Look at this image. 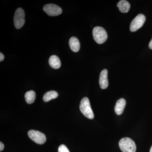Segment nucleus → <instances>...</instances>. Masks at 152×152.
<instances>
[{"instance_id":"nucleus-9","label":"nucleus","mask_w":152,"mask_h":152,"mask_svg":"<svg viewBox=\"0 0 152 152\" xmlns=\"http://www.w3.org/2000/svg\"><path fill=\"white\" fill-rule=\"evenodd\" d=\"M126 105V101L124 99H120L116 102L115 106V111L116 114L118 115H121L123 113Z\"/></svg>"},{"instance_id":"nucleus-5","label":"nucleus","mask_w":152,"mask_h":152,"mask_svg":"<svg viewBox=\"0 0 152 152\" xmlns=\"http://www.w3.org/2000/svg\"><path fill=\"white\" fill-rule=\"evenodd\" d=\"M28 134L31 140L38 144L42 145L46 141V137L45 134L39 131L31 130L28 132Z\"/></svg>"},{"instance_id":"nucleus-10","label":"nucleus","mask_w":152,"mask_h":152,"mask_svg":"<svg viewBox=\"0 0 152 152\" xmlns=\"http://www.w3.org/2000/svg\"><path fill=\"white\" fill-rule=\"evenodd\" d=\"M69 45L70 48L74 52H77L80 50V45L79 40L75 37H72L69 41Z\"/></svg>"},{"instance_id":"nucleus-7","label":"nucleus","mask_w":152,"mask_h":152,"mask_svg":"<svg viewBox=\"0 0 152 152\" xmlns=\"http://www.w3.org/2000/svg\"><path fill=\"white\" fill-rule=\"evenodd\" d=\"M43 10L50 16H57L62 13L61 8L54 4H48L44 6Z\"/></svg>"},{"instance_id":"nucleus-3","label":"nucleus","mask_w":152,"mask_h":152,"mask_svg":"<svg viewBox=\"0 0 152 152\" xmlns=\"http://www.w3.org/2000/svg\"><path fill=\"white\" fill-rule=\"evenodd\" d=\"M94 39L98 44L104 43L107 39V34L105 30L102 27H95L93 30Z\"/></svg>"},{"instance_id":"nucleus-12","label":"nucleus","mask_w":152,"mask_h":152,"mask_svg":"<svg viewBox=\"0 0 152 152\" xmlns=\"http://www.w3.org/2000/svg\"><path fill=\"white\" fill-rule=\"evenodd\" d=\"M119 10L122 13H127L130 8V4L127 1L122 0L117 4Z\"/></svg>"},{"instance_id":"nucleus-4","label":"nucleus","mask_w":152,"mask_h":152,"mask_svg":"<svg viewBox=\"0 0 152 152\" xmlns=\"http://www.w3.org/2000/svg\"><path fill=\"white\" fill-rule=\"evenodd\" d=\"M14 25L17 29H20L23 26L25 23L24 11L21 8L16 11L14 18Z\"/></svg>"},{"instance_id":"nucleus-16","label":"nucleus","mask_w":152,"mask_h":152,"mask_svg":"<svg viewBox=\"0 0 152 152\" xmlns=\"http://www.w3.org/2000/svg\"><path fill=\"white\" fill-rule=\"evenodd\" d=\"M4 144L2 142H0V151H2L4 150Z\"/></svg>"},{"instance_id":"nucleus-11","label":"nucleus","mask_w":152,"mask_h":152,"mask_svg":"<svg viewBox=\"0 0 152 152\" xmlns=\"http://www.w3.org/2000/svg\"><path fill=\"white\" fill-rule=\"evenodd\" d=\"M49 63L51 67L54 69H58L61 66V62L59 58L55 55L51 56L49 60Z\"/></svg>"},{"instance_id":"nucleus-1","label":"nucleus","mask_w":152,"mask_h":152,"mask_svg":"<svg viewBox=\"0 0 152 152\" xmlns=\"http://www.w3.org/2000/svg\"><path fill=\"white\" fill-rule=\"evenodd\" d=\"M119 146L123 152H136V144L129 138L125 137L121 139L119 142Z\"/></svg>"},{"instance_id":"nucleus-14","label":"nucleus","mask_w":152,"mask_h":152,"mask_svg":"<svg viewBox=\"0 0 152 152\" xmlns=\"http://www.w3.org/2000/svg\"><path fill=\"white\" fill-rule=\"evenodd\" d=\"M58 94L56 91H50L45 94L43 99L45 102H48L51 99H56L58 97Z\"/></svg>"},{"instance_id":"nucleus-15","label":"nucleus","mask_w":152,"mask_h":152,"mask_svg":"<svg viewBox=\"0 0 152 152\" xmlns=\"http://www.w3.org/2000/svg\"><path fill=\"white\" fill-rule=\"evenodd\" d=\"M58 152H69V149L65 145H61L59 147Z\"/></svg>"},{"instance_id":"nucleus-8","label":"nucleus","mask_w":152,"mask_h":152,"mask_svg":"<svg viewBox=\"0 0 152 152\" xmlns=\"http://www.w3.org/2000/svg\"><path fill=\"white\" fill-rule=\"evenodd\" d=\"M107 75L108 71L106 69L103 70L100 75L99 82L101 88L102 89H105L108 86Z\"/></svg>"},{"instance_id":"nucleus-18","label":"nucleus","mask_w":152,"mask_h":152,"mask_svg":"<svg viewBox=\"0 0 152 152\" xmlns=\"http://www.w3.org/2000/svg\"><path fill=\"white\" fill-rule=\"evenodd\" d=\"M149 47L150 49L152 50V38L151 41H150L149 44Z\"/></svg>"},{"instance_id":"nucleus-17","label":"nucleus","mask_w":152,"mask_h":152,"mask_svg":"<svg viewBox=\"0 0 152 152\" xmlns=\"http://www.w3.org/2000/svg\"><path fill=\"white\" fill-rule=\"evenodd\" d=\"M4 59V56L1 53H0V61H2Z\"/></svg>"},{"instance_id":"nucleus-19","label":"nucleus","mask_w":152,"mask_h":152,"mask_svg":"<svg viewBox=\"0 0 152 152\" xmlns=\"http://www.w3.org/2000/svg\"><path fill=\"white\" fill-rule=\"evenodd\" d=\"M150 152H152V146L151 147V149H150Z\"/></svg>"},{"instance_id":"nucleus-13","label":"nucleus","mask_w":152,"mask_h":152,"mask_svg":"<svg viewBox=\"0 0 152 152\" xmlns=\"http://www.w3.org/2000/svg\"><path fill=\"white\" fill-rule=\"evenodd\" d=\"M36 96V93L34 91H29L25 94V99L28 104H32L35 100Z\"/></svg>"},{"instance_id":"nucleus-6","label":"nucleus","mask_w":152,"mask_h":152,"mask_svg":"<svg viewBox=\"0 0 152 152\" xmlns=\"http://www.w3.org/2000/svg\"><path fill=\"white\" fill-rule=\"evenodd\" d=\"M146 18L143 14H139L134 19L130 26V30L132 32L137 31L142 26L145 21Z\"/></svg>"},{"instance_id":"nucleus-2","label":"nucleus","mask_w":152,"mask_h":152,"mask_svg":"<svg viewBox=\"0 0 152 152\" xmlns=\"http://www.w3.org/2000/svg\"><path fill=\"white\" fill-rule=\"evenodd\" d=\"M80 109L84 115L90 119L94 118V114L91 108L90 101L87 97L82 99L80 105Z\"/></svg>"}]
</instances>
